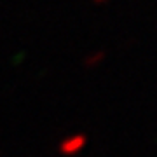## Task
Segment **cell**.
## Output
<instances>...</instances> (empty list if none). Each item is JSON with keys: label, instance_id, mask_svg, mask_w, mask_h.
Returning a JSON list of instances; mask_svg holds the SVG:
<instances>
[{"label": "cell", "instance_id": "6da1fadb", "mask_svg": "<svg viewBox=\"0 0 157 157\" xmlns=\"http://www.w3.org/2000/svg\"><path fill=\"white\" fill-rule=\"evenodd\" d=\"M87 143V136L84 133H75V135H70L67 136L65 140L59 141V147H58V150L61 155H77L78 152L82 150Z\"/></svg>", "mask_w": 157, "mask_h": 157}, {"label": "cell", "instance_id": "7a4b0ae2", "mask_svg": "<svg viewBox=\"0 0 157 157\" xmlns=\"http://www.w3.org/2000/svg\"><path fill=\"white\" fill-rule=\"evenodd\" d=\"M105 56H107V52L105 51H96L94 54H89V56L84 59V65L87 68H94V67H98L103 59H105Z\"/></svg>", "mask_w": 157, "mask_h": 157}, {"label": "cell", "instance_id": "3957f363", "mask_svg": "<svg viewBox=\"0 0 157 157\" xmlns=\"http://www.w3.org/2000/svg\"><path fill=\"white\" fill-rule=\"evenodd\" d=\"M94 4H105V2H108V0H93Z\"/></svg>", "mask_w": 157, "mask_h": 157}]
</instances>
